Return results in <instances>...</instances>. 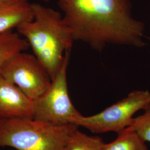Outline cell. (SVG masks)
I'll use <instances>...</instances> for the list:
<instances>
[{
	"instance_id": "7",
	"label": "cell",
	"mask_w": 150,
	"mask_h": 150,
	"mask_svg": "<svg viewBox=\"0 0 150 150\" xmlns=\"http://www.w3.org/2000/svg\"><path fill=\"white\" fill-rule=\"evenodd\" d=\"M33 102L0 75V119L33 117Z\"/></svg>"
},
{
	"instance_id": "9",
	"label": "cell",
	"mask_w": 150,
	"mask_h": 150,
	"mask_svg": "<svg viewBox=\"0 0 150 150\" xmlns=\"http://www.w3.org/2000/svg\"><path fill=\"white\" fill-rule=\"evenodd\" d=\"M102 150H149L146 142L132 126L117 133V137L108 144H104Z\"/></svg>"
},
{
	"instance_id": "2",
	"label": "cell",
	"mask_w": 150,
	"mask_h": 150,
	"mask_svg": "<svg viewBox=\"0 0 150 150\" xmlns=\"http://www.w3.org/2000/svg\"><path fill=\"white\" fill-rule=\"evenodd\" d=\"M32 20L22 23L16 29L26 40L33 54L52 80L75 40L59 11L40 4H32Z\"/></svg>"
},
{
	"instance_id": "4",
	"label": "cell",
	"mask_w": 150,
	"mask_h": 150,
	"mask_svg": "<svg viewBox=\"0 0 150 150\" xmlns=\"http://www.w3.org/2000/svg\"><path fill=\"white\" fill-rule=\"evenodd\" d=\"M70 52L67 51L63 63L47 91L33 101V118L54 125H75L82 115L70 99L67 80Z\"/></svg>"
},
{
	"instance_id": "12",
	"label": "cell",
	"mask_w": 150,
	"mask_h": 150,
	"mask_svg": "<svg viewBox=\"0 0 150 150\" xmlns=\"http://www.w3.org/2000/svg\"><path fill=\"white\" fill-rule=\"evenodd\" d=\"M144 111L142 115L134 118L131 126L145 142H150V105Z\"/></svg>"
},
{
	"instance_id": "5",
	"label": "cell",
	"mask_w": 150,
	"mask_h": 150,
	"mask_svg": "<svg viewBox=\"0 0 150 150\" xmlns=\"http://www.w3.org/2000/svg\"><path fill=\"white\" fill-rule=\"evenodd\" d=\"M150 105V91L134 90L101 112L86 117L82 115L75 125L93 133L114 132L117 134L131 126L134 114L141 110H144Z\"/></svg>"
},
{
	"instance_id": "3",
	"label": "cell",
	"mask_w": 150,
	"mask_h": 150,
	"mask_svg": "<svg viewBox=\"0 0 150 150\" xmlns=\"http://www.w3.org/2000/svg\"><path fill=\"white\" fill-rule=\"evenodd\" d=\"M78 126L54 125L33 117L0 119V147L17 150H63Z\"/></svg>"
},
{
	"instance_id": "10",
	"label": "cell",
	"mask_w": 150,
	"mask_h": 150,
	"mask_svg": "<svg viewBox=\"0 0 150 150\" xmlns=\"http://www.w3.org/2000/svg\"><path fill=\"white\" fill-rule=\"evenodd\" d=\"M29 47L26 40L17 32L10 30L0 33V68L13 54Z\"/></svg>"
},
{
	"instance_id": "1",
	"label": "cell",
	"mask_w": 150,
	"mask_h": 150,
	"mask_svg": "<svg viewBox=\"0 0 150 150\" xmlns=\"http://www.w3.org/2000/svg\"><path fill=\"white\" fill-rule=\"evenodd\" d=\"M75 41L101 51L108 45L142 48L145 25L133 17L129 0H59Z\"/></svg>"
},
{
	"instance_id": "8",
	"label": "cell",
	"mask_w": 150,
	"mask_h": 150,
	"mask_svg": "<svg viewBox=\"0 0 150 150\" xmlns=\"http://www.w3.org/2000/svg\"><path fill=\"white\" fill-rule=\"evenodd\" d=\"M32 4L20 2L0 5V33L12 30L33 18Z\"/></svg>"
},
{
	"instance_id": "15",
	"label": "cell",
	"mask_w": 150,
	"mask_h": 150,
	"mask_svg": "<svg viewBox=\"0 0 150 150\" xmlns=\"http://www.w3.org/2000/svg\"><path fill=\"white\" fill-rule=\"evenodd\" d=\"M148 40H149V41H150V38H148Z\"/></svg>"
},
{
	"instance_id": "11",
	"label": "cell",
	"mask_w": 150,
	"mask_h": 150,
	"mask_svg": "<svg viewBox=\"0 0 150 150\" xmlns=\"http://www.w3.org/2000/svg\"><path fill=\"white\" fill-rule=\"evenodd\" d=\"M103 139L98 136H91L76 129L71 134L63 150H102Z\"/></svg>"
},
{
	"instance_id": "14",
	"label": "cell",
	"mask_w": 150,
	"mask_h": 150,
	"mask_svg": "<svg viewBox=\"0 0 150 150\" xmlns=\"http://www.w3.org/2000/svg\"><path fill=\"white\" fill-rule=\"evenodd\" d=\"M42 1H43L45 2H48L50 0H42Z\"/></svg>"
},
{
	"instance_id": "13",
	"label": "cell",
	"mask_w": 150,
	"mask_h": 150,
	"mask_svg": "<svg viewBox=\"0 0 150 150\" xmlns=\"http://www.w3.org/2000/svg\"><path fill=\"white\" fill-rule=\"evenodd\" d=\"M30 0H0V5H4L20 2H30Z\"/></svg>"
},
{
	"instance_id": "6",
	"label": "cell",
	"mask_w": 150,
	"mask_h": 150,
	"mask_svg": "<svg viewBox=\"0 0 150 150\" xmlns=\"http://www.w3.org/2000/svg\"><path fill=\"white\" fill-rule=\"evenodd\" d=\"M0 75L35 101L47 91L52 79L37 57L25 51L11 56L0 68Z\"/></svg>"
}]
</instances>
